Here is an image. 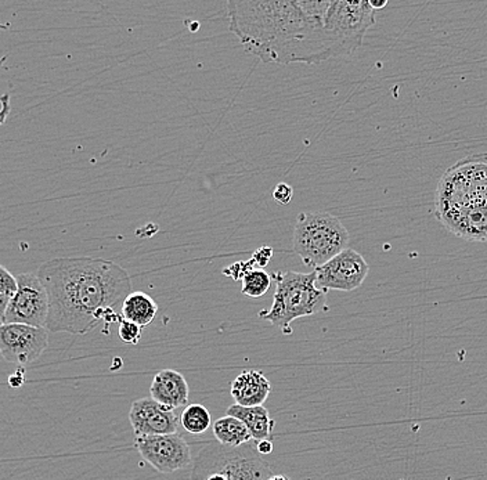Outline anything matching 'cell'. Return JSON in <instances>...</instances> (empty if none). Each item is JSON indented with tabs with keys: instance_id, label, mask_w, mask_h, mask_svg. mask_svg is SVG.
Masks as SVG:
<instances>
[{
	"instance_id": "6da1fadb",
	"label": "cell",
	"mask_w": 487,
	"mask_h": 480,
	"mask_svg": "<svg viewBox=\"0 0 487 480\" xmlns=\"http://www.w3.org/2000/svg\"><path fill=\"white\" fill-rule=\"evenodd\" d=\"M36 275L49 299V333L84 335L102 322H121L115 307L134 293L129 273L105 259L55 258L42 264Z\"/></svg>"
},
{
	"instance_id": "7a4b0ae2",
	"label": "cell",
	"mask_w": 487,
	"mask_h": 480,
	"mask_svg": "<svg viewBox=\"0 0 487 480\" xmlns=\"http://www.w3.org/2000/svg\"><path fill=\"white\" fill-rule=\"evenodd\" d=\"M330 5L331 0H230L229 29L244 49L264 64L314 65L328 60L323 25Z\"/></svg>"
},
{
	"instance_id": "3957f363",
	"label": "cell",
	"mask_w": 487,
	"mask_h": 480,
	"mask_svg": "<svg viewBox=\"0 0 487 480\" xmlns=\"http://www.w3.org/2000/svg\"><path fill=\"white\" fill-rule=\"evenodd\" d=\"M435 216L457 237L487 243V153L462 159L441 177Z\"/></svg>"
},
{
	"instance_id": "277c9868",
	"label": "cell",
	"mask_w": 487,
	"mask_h": 480,
	"mask_svg": "<svg viewBox=\"0 0 487 480\" xmlns=\"http://www.w3.org/2000/svg\"><path fill=\"white\" fill-rule=\"evenodd\" d=\"M276 293L270 309L262 310L259 317L279 328L284 335L293 334V323L319 312L325 293L316 284V272H277Z\"/></svg>"
},
{
	"instance_id": "5b68a950",
	"label": "cell",
	"mask_w": 487,
	"mask_h": 480,
	"mask_svg": "<svg viewBox=\"0 0 487 480\" xmlns=\"http://www.w3.org/2000/svg\"><path fill=\"white\" fill-rule=\"evenodd\" d=\"M270 476L272 469L256 445L229 447L208 442L195 455L190 480H267Z\"/></svg>"
},
{
	"instance_id": "8992f818",
	"label": "cell",
	"mask_w": 487,
	"mask_h": 480,
	"mask_svg": "<svg viewBox=\"0 0 487 480\" xmlns=\"http://www.w3.org/2000/svg\"><path fill=\"white\" fill-rule=\"evenodd\" d=\"M349 238L348 229L337 216L328 212H302L293 229V251L306 266L316 270L345 251Z\"/></svg>"
},
{
	"instance_id": "52a82bcc",
	"label": "cell",
	"mask_w": 487,
	"mask_h": 480,
	"mask_svg": "<svg viewBox=\"0 0 487 480\" xmlns=\"http://www.w3.org/2000/svg\"><path fill=\"white\" fill-rule=\"evenodd\" d=\"M375 17L377 12L370 6L369 0H331L323 25L328 58L356 52L362 46L365 34L374 25Z\"/></svg>"
},
{
	"instance_id": "ba28073f",
	"label": "cell",
	"mask_w": 487,
	"mask_h": 480,
	"mask_svg": "<svg viewBox=\"0 0 487 480\" xmlns=\"http://www.w3.org/2000/svg\"><path fill=\"white\" fill-rule=\"evenodd\" d=\"M17 277V291L10 298L5 323L46 328L49 299L44 284L34 273H21Z\"/></svg>"
},
{
	"instance_id": "9c48e42d",
	"label": "cell",
	"mask_w": 487,
	"mask_h": 480,
	"mask_svg": "<svg viewBox=\"0 0 487 480\" xmlns=\"http://www.w3.org/2000/svg\"><path fill=\"white\" fill-rule=\"evenodd\" d=\"M134 449L160 474H174L192 464L189 443L179 434L134 436Z\"/></svg>"
},
{
	"instance_id": "30bf717a",
	"label": "cell",
	"mask_w": 487,
	"mask_h": 480,
	"mask_svg": "<svg viewBox=\"0 0 487 480\" xmlns=\"http://www.w3.org/2000/svg\"><path fill=\"white\" fill-rule=\"evenodd\" d=\"M49 346L46 328L24 325H0V355L18 367L36 362Z\"/></svg>"
},
{
	"instance_id": "8fae6325",
	"label": "cell",
	"mask_w": 487,
	"mask_h": 480,
	"mask_svg": "<svg viewBox=\"0 0 487 480\" xmlns=\"http://www.w3.org/2000/svg\"><path fill=\"white\" fill-rule=\"evenodd\" d=\"M314 272L317 286L325 294L328 291L351 293L364 283L370 266L359 252L346 248Z\"/></svg>"
},
{
	"instance_id": "7c38bea8",
	"label": "cell",
	"mask_w": 487,
	"mask_h": 480,
	"mask_svg": "<svg viewBox=\"0 0 487 480\" xmlns=\"http://www.w3.org/2000/svg\"><path fill=\"white\" fill-rule=\"evenodd\" d=\"M129 421L134 436L172 435L179 431V420L174 410L164 407L153 397L134 400L129 410Z\"/></svg>"
},
{
	"instance_id": "4fadbf2b",
	"label": "cell",
	"mask_w": 487,
	"mask_h": 480,
	"mask_svg": "<svg viewBox=\"0 0 487 480\" xmlns=\"http://www.w3.org/2000/svg\"><path fill=\"white\" fill-rule=\"evenodd\" d=\"M150 395L169 410L184 407L189 403L190 388L186 378L174 370H161L153 379Z\"/></svg>"
},
{
	"instance_id": "5bb4252c",
	"label": "cell",
	"mask_w": 487,
	"mask_h": 480,
	"mask_svg": "<svg viewBox=\"0 0 487 480\" xmlns=\"http://www.w3.org/2000/svg\"><path fill=\"white\" fill-rule=\"evenodd\" d=\"M272 394V384L262 371L247 370L238 374L230 386L235 405L243 407L263 405Z\"/></svg>"
},
{
	"instance_id": "9a60e30c",
	"label": "cell",
	"mask_w": 487,
	"mask_h": 480,
	"mask_svg": "<svg viewBox=\"0 0 487 480\" xmlns=\"http://www.w3.org/2000/svg\"><path fill=\"white\" fill-rule=\"evenodd\" d=\"M226 414L243 421L255 442L270 439L276 426V421L270 417L269 410L264 405L243 407L233 405L227 408Z\"/></svg>"
},
{
	"instance_id": "2e32d148",
	"label": "cell",
	"mask_w": 487,
	"mask_h": 480,
	"mask_svg": "<svg viewBox=\"0 0 487 480\" xmlns=\"http://www.w3.org/2000/svg\"><path fill=\"white\" fill-rule=\"evenodd\" d=\"M158 315V305L148 294L134 291L122 304V318L136 323L140 327H147L154 322Z\"/></svg>"
},
{
	"instance_id": "e0dca14e",
	"label": "cell",
	"mask_w": 487,
	"mask_h": 480,
	"mask_svg": "<svg viewBox=\"0 0 487 480\" xmlns=\"http://www.w3.org/2000/svg\"><path fill=\"white\" fill-rule=\"evenodd\" d=\"M212 432H214L216 442L229 445V447H240V445H247L253 440L245 424L238 418L227 415V414L214 423Z\"/></svg>"
},
{
	"instance_id": "ac0fdd59",
	"label": "cell",
	"mask_w": 487,
	"mask_h": 480,
	"mask_svg": "<svg viewBox=\"0 0 487 480\" xmlns=\"http://www.w3.org/2000/svg\"><path fill=\"white\" fill-rule=\"evenodd\" d=\"M179 421L190 435H203L211 426L212 418L205 405H190L182 411Z\"/></svg>"
},
{
	"instance_id": "d6986e66",
	"label": "cell",
	"mask_w": 487,
	"mask_h": 480,
	"mask_svg": "<svg viewBox=\"0 0 487 480\" xmlns=\"http://www.w3.org/2000/svg\"><path fill=\"white\" fill-rule=\"evenodd\" d=\"M241 294L248 298H262L272 286V275L263 269H251L241 280Z\"/></svg>"
},
{
	"instance_id": "ffe728a7",
	"label": "cell",
	"mask_w": 487,
	"mask_h": 480,
	"mask_svg": "<svg viewBox=\"0 0 487 480\" xmlns=\"http://www.w3.org/2000/svg\"><path fill=\"white\" fill-rule=\"evenodd\" d=\"M143 327L136 323L129 322L125 318H121L118 327V335L122 342L128 345H137L142 339Z\"/></svg>"
},
{
	"instance_id": "44dd1931",
	"label": "cell",
	"mask_w": 487,
	"mask_h": 480,
	"mask_svg": "<svg viewBox=\"0 0 487 480\" xmlns=\"http://www.w3.org/2000/svg\"><path fill=\"white\" fill-rule=\"evenodd\" d=\"M15 291H17V277H15L6 267L0 265V294L12 298Z\"/></svg>"
},
{
	"instance_id": "7402d4cb",
	"label": "cell",
	"mask_w": 487,
	"mask_h": 480,
	"mask_svg": "<svg viewBox=\"0 0 487 480\" xmlns=\"http://www.w3.org/2000/svg\"><path fill=\"white\" fill-rule=\"evenodd\" d=\"M253 259L247 262H235V264L230 265V266L224 267V275L232 278L234 281L243 280L244 275H247L251 269H253Z\"/></svg>"
},
{
	"instance_id": "603a6c76",
	"label": "cell",
	"mask_w": 487,
	"mask_h": 480,
	"mask_svg": "<svg viewBox=\"0 0 487 480\" xmlns=\"http://www.w3.org/2000/svg\"><path fill=\"white\" fill-rule=\"evenodd\" d=\"M273 200L280 205H288L293 198V188L287 183H279L273 188Z\"/></svg>"
},
{
	"instance_id": "cb8c5ba5",
	"label": "cell",
	"mask_w": 487,
	"mask_h": 480,
	"mask_svg": "<svg viewBox=\"0 0 487 480\" xmlns=\"http://www.w3.org/2000/svg\"><path fill=\"white\" fill-rule=\"evenodd\" d=\"M273 258V248L270 246H261V248L256 249L253 254V262L255 266H259V269L262 267L267 266L269 265L270 259Z\"/></svg>"
},
{
	"instance_id": "d4e9b609",
	"label": "cell",
	"mask_w": 487,
	"mask_h": 480,
	"mask_svg": "<svg viewBox=\"0 0 487 480\" xmlns=\"http://www.w3.org/2000/svg\"><path fill=\"white\" fill-rule=\"evenodd\" d=\"M256 450L261 455H272L273 450H274V445L270 439L261 440V442H256Z\"/></svg>"
},
{
	"instance_id": "484cf974",
	"label": "cell",
	"mask_w": 487,
	"mask_h": 480,
	"mask_svg": "<svg viewBox=\"0 0 487 480\" xmlns=\"http://www.w3.org/2000/svg\"><path fill=\"white\" fill-rule=\"evenodd\" d=\"M9 384L12 388H20L21 385L24 384V370L23 368H18L17 373L13 374L12 376L9 378Z\"/></svg>"
},
{
	"instance_id": "4316f807",
	"label": "cell",
	"mask_w": 487,
	"mask_h": 480,
	"mask_svg": "<svg viewBox=\"0 0 487 480\" xmlns=\"http://www.w3.org/2000/svg\"><path fill=\"white\" fill-rule=\"evenodd\" d=\"M10 296L0 294V325H5V317H6L7 306H9Z\"/></svg>"
},
{
	"instance_id": "83f0119b",
	"label": "cell",
	"mask_w": 487,
	"mask_h": 480,
	"mask_svg": "<svg viewBox=\"0 0 487 480\" xmlns=\"http://www.w3.org/2000/svg\"><path fill=\"white\" fill-rule=\"evenodd\" d=\"M369 2L370 6H372L375 12H378V10H383V7L388 6V0H383V2H374V0H369Z\"/></svg>"
},
{
	"instance_id": "f1b7e54d",
	"label": "cell",
	"mask_w": 487,
	"mask_h": 480,
	"mask_svg": "<svg viewBox=\"0 0 487 480\" xmlns=\"http://www.w3.org/2000/svg\"><path fill=\"white\" fill-rule=\"evenodd\" d=\"M267 480H288L287 476H284V475H273V476H270Z\"/></svg>"
}]
</instances>
